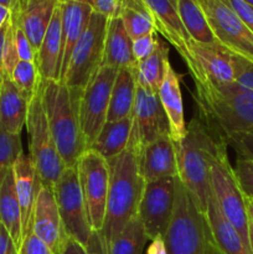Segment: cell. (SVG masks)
Segmentation results:
<instances>
[{
	"label": "cell",
	"instance_id": "cell-1",
	"mask_svg": "<svg viewBox=\"0 0 253 254\" xmlns=\"http://www.w3.org/2000/svg\"><path fill=\"white\" fill-rule=\"evenodd\" d=\"M107 161L109 166V190L104 223L101 232L94 233L88 253L93 248H96L94 253H108L114 238L134 216L138 215L145 185L140 174L139 155L129 145L123 153Z\"/></svg>",
	"mask_w": 253,
	"mask_h": 254
},
{
	"label": "cell",
	"instance_id": "cell-2",
	"mask_svg": "<svg viewBox=\"0 0 253 254\" xmlns=\"http://www.w3.org/2000/svg\"><path fill=\"white\" fill-rule=\"evenodd\" d=\"M198 119L218 140L253 131V92L236 82L221 86L195 81Z\"/></svg>",
	"mask_w": 253,
	"mask_h": 254
},
{
	"label": "cell",
	"instance_id": "cell-3",
	"mask_svg": "<svg viewBox=\"0 0 253 254\" xmlns=\"http://www.w3.org/2000/svg\"><path fill=\"white\" fill-rule=\"evenodd\" d=\"M83 89L72 88L63 82L41 79V97L57 150L66 168L76 166L87 150L79 122V101Z\"/></svg>",
	"mask_w": 253,
	"mask_h": 254
},
{
	"label": "cell",
	"instance_id": "cell-4",
	"mask_svg": "<svg viewBox=\"0 0 253 254\" xmlns=\"http://www.w3.org/2000/svg\"><path fill=\"white\" fill-rule=\"evenodd\" d=\"M186 128L185 138L175 144L178 178L206 215L208 198L212 193L211 166L220 148L226 143L216 139L198 117H193Z\"/></svg>",
	"mask_w": 253,
	"mask_h": 254
},
{
	"label": "cell",
	"instance_id": "cell-5",
	"mask_svg": "<svg viewBox=\"0 0 253 254\" xmlns=\"http://www.w3.org/2000/svg\"><path fill=\"white\" fill-rule=\"evenodd\" d=\"M175 181V206L164 237L168 254H221L206 215L178 176Z\"/></svg>",
	"mask_w": 253,
	"mask_h": 254
},
{
	"label": "cell",
	"instance_id": "cell-6",
	"mask_svg": "<svg viewBox=\"0 0 253 254\" xmlns=\"http://www.w3.org/2000/svg\"><path fill=\"white\" fill-rule=\"evenodd\" d=\"M26 128L30 138L29 155L36 165L42 184L52 189L59 181L66 166L60 156L56 143L50 130L49 122L42 104L41 83L30 101Z\"/></svg>",
	"mask_w": 253,
	"mask_h": 254
},
{
	"label": "cell",
	"instance_id": "cell-7",
	"mask_svg": "<svg viewBox=\"0 0 253 254\" xmlns=\"http://www.w3.org/2000/svg\"><path fill=\"white\" fill-rule=\"evenodd\" d=\"M227 146V144L221 146L211 166V188L221 212L250 248V218L246 208V195L228 159Z\"/></svg>",
	"mask_w": 253,
	"mask_h": 254
},
{
	"label": "cell",
	"instance_id": "cell-8",
	"mask_svg": "<svg viewBox=\"0 0 253 254\" xmlns=\"http://www.w3.org/2000/svg\"><path fill=\"white\" fill-rule=\"evenodd\" d=\"M108 19L92 12L88 26L74 46L63 82L72 88L83 89L103 64L104 40Z\"/></svg>",
	"mask_w": 253,
	"mask_h": 254
},
{
	"label": "cell",
	"instance_id": "cell-9",
	"mask_svg": "<svg viewBox=\"0 0 253 254\" xmlns=\"http://www.w3.org/2000/svg\"><path fill=\"white\" fill-rule=\"evenodd\" d=\"M52 191L66 236L78 241L88 251L94 233L89 225L76 166L64 168Z\"/></svg>",
	"mask_w": 253,
	"mask_h": 254
},
{
	"label": "cell",
	"instance_id": "cell-10",
	"mask_svg": "<svg viewBox=\"0 0 253 254\" xmlns=\"http://www.w3.org/2000/svg\"><path fill=\"white\" fill-rule=\"evenodd\" d=\"M76 169L89 225L93 233H99L103 228L109 190L108 161L97 151L87 149L77 160Z\"/></svg>",
	"mask_w": 253,
	"mask_h": 254
},
{
	"label": "cell",
	"instance_id": "cell-11",
	"mask_svg": "<svg viewBox=\"0 0 253 254\" xmlns=\"http://www.w3.org/2000/svg\"><path fill=\"white\" fill-rule=\"evenodd\" d=\"M118 69L102 66L83 88L79 101V122L86 148L89 149L107 123L111 93Z\"/></svg>",
	"mask_w": 253,
	"mask_h": 254
},
{
	"label": "cell",
	"instance_id": "cell-12",
	"mask_svg": "<svg viewBox=\"0 0 253 254\" xmlns=\"http://www.w3.org/2000/svg\"><path fill=\"white\" fill-rule=\"evenodd\" d=\"M205 14L216 42L253 62V31L222 1L196 0Z\"/></svg>",
	"mask_w": 253,
	"mask_h": 254
},
{
	"label": "cell",
	"instance_id": "cell-13",
	"mask_svg": "<svg viewBox=\"0 0 253 254\" xmlns=\"http://www.w3.org/2000/svg\"><path fill=\"white\" fill-rule=\"evenodd\" d=\"M131 118L133 127L128 145L133 148L138 155H140L144 149L154 140L169 134L168 119L158 93L139 83L136 86L135 103Z\"/></svg>",
	"mask_w": 253,
	"mask_h": 254
},
{
	"label": "cell",
	"instance_id": "cell-14",
	"mask_svg": "<svg viewBox=\"0 0 253 254\" xmlns=\"http://www.w3.org/2000/svg\"><path fill=\"white\" fill-rule=\"evenodd\" d=\"M175 179H161L144 185L138 216L148 240L153 241L158 236L165 237L168 232L175 206Z\"/></svg>",
	"mask_w": 253,
	"mask_h": 254
},
{
	"label": "cell",
	"instance_id": "cell-15",
	"mask_svg": "<svg viewBox=\"0 0 253 254\" xmlns=\"http://www.w3.org/2000/svg\"><path fill=\"white\" fill-rule=\"evenodd\" d=\"M192 68L190 74L192 81L206 82L213 86H221L235 82L231 52L220 44H198L191 41Z\"/></svg>",
	"mask_w": 253,
	"mask_h": 254
},
{
	"label": "cell",
	"instance_id": "cell-16",
	"mask_svg": "<svg viewBox=\"0 0 253 254\" xmlns=\"http://www.w3.org/2000/svg\"><path fill=\"white\" fill-rule=\"evenodd\" d=\"M144 2L153 16L155 31L176 49L190 71L193 64L190 50L192 40L181 22L175 0H144Z\"/></svg>",
	"mask_w": 253,
	"mask_h": 254
},
{
	"label": "cell",
	"instance_id": "cell-17",
	"mask_svg": "<svg viewBox=\"0 0 253 254\" xmlns=\"http://www.w3.org/2000/svg\"><path fill=\"white\" fill-rule=\"evenodd\" d=\"M31 226L34 235L55 254H59L66 233L62 226L54 191L44 184L37 193Z\"/></svg>",
	"mask_w": 253,
	"mask_h": 254
},
{
	"label": "cell",
	"instance_id": "cell-18",
	"mask_svg": "<svg viewBox=\"0 0 253 254\" xmlns=\"http://www.w3.org/2000/svg\"><path fill=\"white\" fill-rule=\"evenodd\" d=\"M140 174L145 183L178 176L176 146L170 134L149 144L139 155Z\"/></svg>",
	"mask_w": 253,
	"mask_h": 254
},
{
	"label": "cell",
	"instance_id": "cell-19",
	"mask_svg": "<svg viewBox=\"0 0 253 254\" xmlns=\"http://www.w3.org/2000/svg\"><path fill=\"white\" fill-rule=\"evenodd\" d=\"M15 189L21 208L22 237L32 228V215L42 181L31 156L21 153L12 165Z\"/></svg>",
	"mask_w": 253,
	"mask_h": 254
},
{
	"label": "cell",
	"instance_id": "cell-20",
	"mask_svg": "<svg viewBox=\"0 0 253 254\" xmlns=\"http://www.w3.org/2000/svg\"><path fill=\"white\" fill-rule=\"evenodd\" d=\"M62 4V35L61 59H60V79L62 81L68 67L74 46L88 26L93 9L83 2H61Z\"/></svg>",
	"mask_w": 253,
	"mask_h": 254
},
{
	"label": "cell",
	"instance_id": "cell-21",
	"mask_svg": "<svg viewBox=\"0 0 253 254\" xmlns=\"http://www.w3.org/2000/svg\"><path fill=\"white\" fill-rule=\"evenodd\" d=\"M161 107L165 112L169 123V134L174 143H180L186 135V122L184 116L183 96H181L180 78L173 68L171 64H168L165 77L158 91Z\"/></svg>",
	"mask_w": 253,
	"mask_h": 254
},
{
	"label": "cell",
	"instance_id": "cell-22",
	"mask_svg": "<svg viewBox=\"0 0 253 254\" xmlns=\"http://www.w3.org/2000/svg\"><path fill=\"white\" fill-rule=\"evenodd\" d=\"M62 4L57 1L47 31L35 56V64L41 79H60V59H61Z\"/></svg>",
	"mask_w": 253,
	"mask_h": 254
},
{
	"label": "cell",
	"instance_id": "cell-23",
	"mask_svg": "<svg viewBox=\"0 0 253 254\" xmlns=\"http://www.w3.org/2000/svg\"><path fill=\"white\" fill-rule=\"evenodd\" d=\"M30 101L17 89L10 77L4 76L0 83V130L20 134L26 126Z\"/></svg>",
	"mask_w": 253,
	"mask_h": 254
},
{
	"label": "cell",
	"instance_id": "cell-24",
	"mask_svg": "<svg viewBox=\"0 0 253 254\" xmlns=\"http://www.w3.org/2000/svg\"><path fill=\"white\" fill-rule=\"evenodd\" d=\"M136 64L138 62L133 55V40L126 34L121 17L108 19L102 66L121 69L124 67H135Z\"/></svg>",
	"mask_w": 253,
	"mask_h": 254
},
{
	"label": "cell",
	"instance_id": "cell-25",
	"mask_svg": "<svg viewBox=\"0 0 253 254\" xmlns=\"http://www.w3.org/2000/svg\"><path fill=\"white\" fill-rule=\"evenodd\" d=\"M206 218L210 225L213 241L221 254H252L237 231L221 212L213 192L208 198Z\"/></svg>",
	"mask_w": 253,
	"mask_h": 254
},
{
	"label": "cell",
	"instance_id": "cell-26",
	"mask_svg": "<svg viewBox=\"0 0 253 254\" xmlns=\"http://www.w3.org/2000/svg\"><path fill=\"white\" fill-rule=\"evenodd\" d=\"M136 86H138L136 66L118 69L112 88L107 122H116L131 117L134 103H135Z\"/></svg>",
	"mask_w": 253,
	"mask_h": 254
},
{
	"label": "cell",
	"instance_id": "cell-27",
	"mask_svg": "<svg viewBox=\"0 0 253 254\" xmlns=\"http://www.w3.org/2000/svg\"><path fill=\"white\" fill-rule=\"evenodd\" d=\"M0 222L5 226L19 250L24 237H22L21 208L15 189L12 168L0 181Z\"/></svg>",
	"mask_w": 253,
	"mask_h": 254
},
{
	"label": "cell",
	"instance_id": "cell-28",
	"mask_svg": "<svg viewBox=\"0 0 253 254\" xmlns=\"http://www.w3.org/2000/svg\"><path fill=\"white\" fill-rule=\"evenodd\" d=\"M56 4L57 0H41L36 4L20 7V24L35 54L46 34Z\"/></svg>",
	"mask_w": 253,
	"mask_h": 254
},
{
	"label": "cell",
	"instance_id": "cell-29",
	"mask_svg": "<svg viewBox=\"0 0 253 254\" xmlns=\"http://www.w3.org/2000/svg\"><path fill=\"white\" fill-rule=\"evenodd\" d=\"M131 127H133L131 117L121 121L107 122L89 149L97 151L106 160L116 158L128 146L131 135Z\"/></svg>",
	"mask_w": 253,
	"mask_h": 254
},
{
	"label": "cell",
	"instance_id": "cell-30",
	"mask_svg": "<svg viewBox=\"0 0 253 254\" xmlns=\"http://www.w3.org/2000/svg\"><path fill=\"white\" fill-rule=\"evenodd\" d=\"M176 9L191 40L198 44H215L211 27L196 0H175Z\"/></svg>",
	"mask_w": 253,
	"mask_h": 254
},
{
	"label": "cell",
	"instance_id": "cell-31",
	"mask_svg": "<svg viewBox=\"0 0 253 254\" xmlns=\"http://www.w3.org/2000/svg\"><path fill=\"white\" fill-rule=\"evenodd\" d=\"M118 16L131 40L155 31L153 16L144 0H122Z\"/></svg>",
	"mask_w": 253,
	"mask_h": 254
},
{
	"label": "cell",
	"instance_id": "cell-32",
	"mask_svg": "<svg viewBox=\"0 0 253 254\" xmlns=\"http://www.w3.org/2000/svg\"><path fill=\"white\" fill-rule=\"evenodd\" d=\"M169 64V47L160 40L155 51L148 59L136 64L138 83L158 93Z\"/></svg>",
	"mask_w": 253,
	"mask_h": 254
},
{
	"label": "cell",
	"instance_id": "cell-33",
	"mask_svg": "<svg viewBox=\"0 0 253 254\" xmlns=\"http://www.w3.org/2000/svg\"><path fill=\"white\" fill-rule=\"evenodd\" d=\"M148 241L144 225L139 216H134L114 238L107 254H141Z\"/></svg>",
	"mask_w": 253,
	"mask_h": 254
},
{
	"label": "cell",
	"instance_id": "cell-34",
	"mask_svg": "<svg viewBox=\"0 0 253 254\" xmlns=\"http://www.w3.org/2000/svg\"><path fill=\"white\" fill-rule=\"evenodd\" d=\"M10 79L14 82L17 89L26 97L27 101H31L41 83V77H40L36 64L22 61V60H20L15 68L12 69Z\"/></svg>",
	"mask_w": 253,
	"mask_h": 254
},
{
	"label": "cell",
	"instance_id": "cell-35",
	"mask_svg": "<svg viewBox=\"0 0 253 254\" xmlns=\"http://www.w3.org/2000/svg\"><path fill=\"white\" fill-rule=\"evenodd\" d=\"M21 153L24 151L20 134H9L0 130V181Z\"/></svg>",
	"mask_w": 253,
	"mask_h": 254
},
{
	"label": "cell",
	"instance_id": "cell-36",
	"mask_svg": "<svg viewBox=\"0 0 253 254\" xmlns=\"http://www.w3.org/2000/svg\"><path fill=\"white\" fill-rule=\"evenodd\" d=\"M233 67V79L236 83L253 92V62L231 52Z\"/></svg>",
	"mask_w": 253,
	"mask_h": 254
},
{
	"label": "cell",
	"instance_id": "cell-37",
	"mask_svg": "<svg viewBox=\"0 0 253 254\" xmlns=\"http://www.w3.org/2000/svg\"><path fill=\"white\" fill-rule=\"evenodd\" d=\"M235 173L243 193L248 197H253V159L238 156Z\"/></svg>",
	"mask_w": 253,
	"mask_h": 254
},
{
	"label": "cell",
	"instance_id": "cell-38",
	"mask_svg": "<svg viewBox=\"0 0 253 254\" xmlns=\"http://www.w3.org/2000/svg\"><path fill=\"white\" fill-rule=\"evenodd\" d=\"M20 61L17 55L16 45L14 40V32H12L11 24L9 21V29H7L6 37H5L4 45V56H2V68H4V76L10 77L12 69L15 68L17 62Z\"/></svg>",
	"mask_w": 253,
	"mask_h": 254
},
{
	"label": "cell",
	"instance_id": "cell-39",
	"mask_svg": "<svg viewBox=\"0 0 253 254\" xmlns=\"http://www.w3.org/2000/svg\"><path fill=\"white\" fill-rule=\"evenodd\" d=\"M158 32H151V34L141 36L133 41V55L136 62H140L143 60L148 59L158 46L160 39H158Z\"/></svg>",
	"mask_w": 253,
	"mask_h": 254
},
{
	"label": "cell",
	"instance_id": "cell-40",
	"mask_svg": "<svg viewBox=\"0 0 253 254\" xmlns=\"http://www.w3.org/2000/svg\"><path fill=\"white\" fill-rule=\"evenodd\" d=\"M227 145H232L241 158L253 159V131L235 134L227 140Z\"/></svg>",
	"mask_w": 253,
	"mask_h": 254
},
{
	"label": "cell",
	"instance_id": "cell-41",
	"mask_svg": "<svg viewBox=\"0 0 253 254\" xmlns=\"http://www.w3.org/2000/svg\"><path fill=\"white\" fill-rule=\"evenodd\" d=\"M19 254H55L42 242L40 238L34 235L31 230L27 231L26 235L22 238L21 246L19 248Z\"/></svg>",
	"mask_w": 253,
	"mask_h": 254
},
{
	"label": "cell",
	"instance_id": "cell-42",
	"mask_svg": "<svg viewBox=\"0 0 253 254\" xmlns=\"http://www.w3.org/2000/svg\"><path fill=\"white\" fill-rule=\"evenodd\" d=\"M122 0H93L92 9L97 14L106 16L107 19L118 16Z\"/></svg>",
	"mask_w": 253,
	"mask_h": 254
},
{
	"label": "cell",
	"instance_id": "cell-43",
	"mask_svg": "<svg viewBox=\"0 0 253 254\" xmlns=\"http://www.w3.org/2000/svg\"><path fill=\"white\" fill-rule=\"evenodd\" d=\"M0 254H19L16 245L1 222H0Z\"/></svg>",
	"mask_w": 253,
	"mask_h": 254
},
{
	"label": "cell",
	"instance_id": "cell-44",
	"mask_svg": "<svg viewBox=\"0 0 253 254\" xmlns=\"http://www.w3.org/2000/svg\"><path fill=\"white\" fill-rule=\"evenodd\" d=\"M59 254H89L87 248L84 247L83 245L76 241L74 238L66 237L63 238L62 241L61 248H60V253Z\"/></svg>",
	"mask_w": 253,
	"mask_h": 254
},
{
	"label": "cell",
	"instance_id": "cell-45",
	"mask_svg": "<svg viewBox=\"0 0 253 254\" xmlns=\"http://www.w3.org/2000/svg\"><path fill=\"white\" fill-rule=\"evenodd\" d=\"M146 254H168L166 243L163 236H158L151 241L150 246L148 247Z\"/></svg>",
	"mask_w": 253,
	"mask_h": 254
},
{
	"label": "cell",
	"instance_id": "cell-46",
	"mask_svg": "<svg viewBox=\"0 0 253 254\" xmlns=\"http://www.w3.org/2000/svg\"><path fill=\"white\" fill-rule=\"evenodd\" d=\"M9 21L10 16L7 21L0 27V83H1L2 78H4V68H2V56H4V45H5V37H6L7 29H9Z\"/></svg>",
	"mask_w": 253,
	"mask_h": 254
},
{
	"label": "cell",
	"instance_id": "cell-47",
	"mask_svg": "<svg viewBox=\"0 0 253 254\" xmlns=\"http://www.w3.org/2000/svg\"><path fill=\"white\" fill-rule=\"evenodd\" d=\"M20 5V0H0V6L5 7L9 11L14 10Z\"/></svg>",
	"mask_w": 253,
	"mask_h": 254
},
{
	"label": "cell",
	"instance_id": "cell-48",
	"mask_svg": "<svg viewBox=\"0 0 253 254\" xmlns=\"http://www.w3.org/2000/svg\"><path fill=\"white\" fill-rule=\"evenodd\" d=\"M246 208H247L248 218H250L251 222L253 223V197L246 196Z\"/></svg>",
	"mask_w": 253,
	"mask_h": 254
},
{
	"label": "cell",
	"instance_id": "cell-49",
	"mask_svg": "<svg viewBox=\"0 0 253 254\" xmlns=\"http://www.w3.org/2000/svg\"><path fill=\"white\" fill-rule=\"evenodd\" d=\"M9 16H10L9 10L5 9V7H2V6H0V27H1L2 25L7 21Z\"/></svg>",
	"mask_w": 253,
	"mask_h": 254
},
{
	"label": "cell",
	"instance_id": "cell-50",
	"mask_svg": "<svg viewBox=\"0 0 253 254\" xmlns=\"http://www.w3.org/2000/svg\"><path fill=\"white\" fill-rule=\"evenodd\" d=\"M60 2H83V4L89 5L92 6L93 5V0H57Z\"/></svg>",
	"mask_w": 253,
	"mask_h": 254
},
{
	"label": "cell",
	"instance_id": "cell-51",
	"mask_svg": "<svg viewBox=\"0 0 253 254\" xmlns=\"http://www.w3.org/2000/svg\"><path fill=\"white\" fill-rule=\"evenodd\" d=\"M250 248L253 254V223L250 221Z\"/></svg>",
	"mask_w": 253,
	"mask_h": 254
},
{
	"label": "cell",
	"instance_id": "cell-52",
	"mask_svg": "<svg viewBox=\"0 0 253 254\" xmlns=\"http://www.w3.org/2000/svg\"><path fill=\"white\" fill-rule=\"evenodd\" d=\"M41 1V0H20L21 2V6H26V5H31V4H36V2Z\"/></svg>",
	"mask_w": 253,
	"mask_h": 254
},
{
	"label": "cell",
	"instance_id": "cell-53",
	"mask_svg": "<svg viewBox=\"0 0 253 254\" xmlns=\"http://www.w3.org/2000/svg\"><path fill=\"white\" fill-rule=\"evenodd\" d=\"M245 1H247L251 6H253V0H245Z\"/></svg>",
	"mask_w": 253,
	"mask_h": 254
},
{
	"label": "cell",
	"instance_id": "cell-54",
	"mask_svg": "<svg viewBox=\"0 0 253 254\" xmlns=\"http://www.w3.org/2000/svg\"><path fill=\"white\" fill-rule=\"evenodd\" d=\"M89 254H98V253H89Z\"/></svg>",
	"mask_w": 253,
	"mask_h": 254
}]
</instances>
